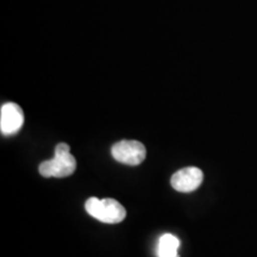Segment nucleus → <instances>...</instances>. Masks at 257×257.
I'll return each instance as SVG.
<instances>
[{
    "label": "nucleus",
    "mask_w": 257,
    "mask_h": 257,
    "mask_svg": "<svg viewBox=\"0 0 257 257\" xmlns=\"http://www.w3.org/2000/svg\"><path fill=\"white\" fill-rule=\"evenodd\" d=\"M204 174L197 167H186L176 172L170 179V185L178 192L189 193L195 191L201 185Z\"/></svg>",
    "instance_id": "obj_4"
},
{
    "label": "nucleus",
    "mask_w": 257,
    "mask_h": 257,
    "mask_svg": "<svg viewBox=\"0 0 257 257\" xmlns=\"http://www.w3.org/2000/svg\"><path fill=\"white\" fill-rule=\"evenodd\" d=\"M76 169V161L70 154L69 146L59 143L55 148V156L40 165V174L44 178H67Z\"/></svg>",
    "instance_id": "obj_1"
},
{
    "label": "nucleus",
    "mask_w": 257,
    "mask_h": 257,
    "mask_svg": "<svg viewBox=\"0 0 257 257\" xmlns=\"http://www.w3.org/2000/svg\"><path fill=\"white\" fill-rule=\"evenodd\" d=\"M85 208L89 216L101 223L118 224L126 217V211L120 202L114 199L89 198L85 204Z\"/></svg>",
    "instance_id": "obj_2"
},
{
    "label": "nucleus",
    "mask_w": 257,
    "mask_h": 257,
    "mask_svg": "<svg viewBox=\"0 0 257 257\" xmlns=\"http://www.w3.org/2000/svg\"><path fill=\"white\" fill-rule=\"evenodd\" d=\"M180 242L174 234L166 233L160 238L157 255L159 257H178V249Z\"/></svg>",
    "instance_id": "obj_6"
},
{
    "label": "nucleus",
    "mask_w": 257,
    "mask_h": 257,
    "mask_svg": "<svg viewBox=\"0 0 257 257\" xmlns=\"http://www.w3.org/2000/svg\"><path fill=\"white\" fill-rule=\"evenodd\" d=\"M24 124V113L21 106L15 102H6L0 110V130L3 135H14Z\"/></svg>",
    "instance_id": "obj_5"
},
{
    "label": "nucleus",
    "mask_w": 257,
    "mask_h": 257,
    "mask_svg": "<svg viewBox=\"0 0 257 257\" xmlns=\"http://www.w3.org/2000/svg\"><path fill=\"white\" fill-rule=\"evenodd\" d=\"M113 159L128 166H138L147 156L146 147L138 141H120L113 144L111 149Z\"/></svg>",
    "instance_id": "obj_3"
}]
</instances>
